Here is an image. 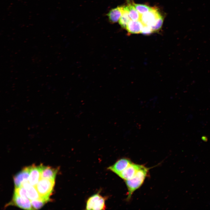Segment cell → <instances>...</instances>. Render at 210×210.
I'll return each mask as SVG.
<instances>
[{"label":"cell","mask_w":210,"mask_h":210,"mask_svg":"<svg viewBox=\"0 0 210 210\" xmlns=\"http://www.w3.org/2000/svg\"><path fill=\"white\" fill-rule=\"evenodd\" d=\"M133 5L136 10L141 15L152 10L153 8L144 4H134Z\"/></svg>","instance_id":"obj_16"},{"label":"cell","mask_w":210,"mask_h":210,"mask_svg":"<svg viewBox=\"0 0 210 210\" xmlns=\"http://www.w3.org/2000/svg\"><path fill=\"white\" fill-rule=\"evenodd\" d=\"M123 6H118L109 11L107 16L111 22L114 23L119 20L123 13Z\"/></svg>","instance_id":"obj_13"},{"label":"cell","mask_w":210,"mask_h":210,"mask_svg":"<svg viewBox=\"0 0 210 210\" xmlns=\"http://www.w3.org/2000/svg\"><path fill=\"white\" fill-rule=\"evenodd\" d=\"M40 166L41 168V178L55 180L58 171V168H54L50 166H45L42 164Z\"/></svg>","instance_id":"obj_10"},{"label":"cell","mask_w":210,"mask_h":210,"mask_svg":"<svg viewBox=\"0 0 210 210\" xmlns=\"http://www.w3.org/2000/svg\"><path fill=\"white\" fill-rule=\"evenodd\" d=\"M150 169L144 165L133 177L125 181L127 190V201H130L134 192L142 186L148 175Z\"/></svg>","instance_id":"obj_1"},{"label":"cell","mask_w":210,"mask_h":210,"mask_svg":"<svg viewBox=\"0 0 210 210\" xmlns=\"http://www.w3.org/2000/svg\"><path fill=\"white\" fill-rule=\"evenodd\" d=\"M106 198L99 192L90 197L86 202V210H105L106 208L105 202Z\"/></svg>","instance_id":"obj_3"},{"label":"cell","mask_w":210,"mask_h":210,"mask_svg":"<svg viewBox=\"0 0 210 210\" xmlns=\"http://www.w3.org/2000/svg\"><path fill=\"white\" fill-rule=\"evenodd\" d=\"M55 184V180L41 178L35 187L41 198L49 201Z\"/></svg>","instance_id":"obj_2"},{"label":"cell","mask_w":210,"mask_h":210,"mask_svg":"<svg viewBox=\"0 0 210 210\" xmlns=\"http://www.w3.org/2000/svg\"><path fill=\"white\" fill-rule=\"evenodd\" d=\"M202 140L204 141H206L208 140L207 138L205 136H203L202 137Z\"/></svg>","instance_id":"obj_21"},{"label":"cell","mask_w":210,"mask_h":210,"mask_svg":"<svg viewBox=\"0 0 210 210\" xmlns=\"http://www.w3.org/2000/svg\"><path fill=\"white\" fill-rule=\"evenodd\" d=\"M14 192L23 198L25 200L29 199L27 196L26 190L22 186L15 188Z\"/></svg>","instance_id":"obj_18"},{"label":"cell","mask_w":210,"mask_h":210,"mask_svg":"<svg viewBox=\"0 0 210 210\" xmlns=\"http://www.w3.org/2000/svg\"><path fill=\"white\" fill-rule=\"evenodd\" d=\"M153 32L150 26L143 25L141 33L145 35H149Z\"/></svg>","instance_id":"obj_20"},{"label":"cell","mask_w":210,"mask_h":210,"mask_svg":"<svg viewBox=\"0 0 210 210\" xmlns=\"http://www.w3.org/2000/svg\"><path fill=\"white\" fill-rule=\"evenodd\" d=\"M163 22V18L162 15L157 20L156 22L151 26L153 32L159 30L161 27Z\"/></svg>","instance_id":"obj_19"},{"label":"cell","mask_w":210,"mask_h":210,"mask_svg":"<svg viewBox=\"0 0 210 210\" xmlns=\"http://www.w3.org/2000/svg\"><path fill=\"white\" fill-rule=\"evenodd\" d=\"M132 162L127 158H123L117 160L113 165L108 168V169L118 176Z\"/></svg>","instance_id":"obj_5"},{"label":"cell","mask_w":210,"mask_h":210,"mask_svg":"<svg viewBox=\"0 0 210 210\" xmlns=\"http://www.w3.org/2000/svg\"><path fill=\"white\" fill-rule=\"evenodd\" d=\"M130 20L126 7L124 6L123 13L119 20V24L123 28L126 29L128 22Z\"/></svg>","instance_id":"obj_15"},{"label":"cell","mask_w":210,"mask_h":210,"mask_svg":"<svg viewBox=\"0 0 210 210\" xmlns=\"http://www.w3.org/2000/svg\"><path fill=\"white\" fill-rule=\"evenodd\" d=\"M22 186L26 190L27 197L30 200L42 199L36 187L30 184L28 181L23 183Z\"/></svg>","instance_id":"obj_11"},{"label":"cell","mask_w":210,"mask_h":210,"mask_svg":"<svg viewBox=\"0 0 210 210\" xmlns=\"http://www.w3.org/2000/svg\"><path fill=\"white\" fill-rule=\"evenodd\" d=\"M130 19L133 20H140L141 15L136 10L132 4H129L125 6Z\"/></svg>","instance_id":"obj_14"},{"label":"cell","mask_w":210,"mask_h":210,"mask_svg":"<svg viewBox=\"0 0 210 210\" xmlns=\"http://www.w3.org/2000/svg\"><path fill=\"white\" fill-rule=\"evenodd\" d=\"M31 202L33 209L37 210L42 208L48 201L44 199H41L32 200Z\"/></svg>","instance_id":"obj_17"},{"label":"cell","mask_w":210,"mask_h":210,"mask_svg":"<svg viewBox=\"0 0 210 210\" xmlns=\"http://www.w3.org/2000/svg\"><path fill=\"white\" fill-rule=\"evenodd\" d=\"M143 24L140 20H130L128 22L126 29L128 33L132 34L141 33Z\"/></svg>","instance_id":"obj_12"},{"label":"cell","mask_w":210,"mask_h":210,"mask_svg":"<svg viewBox=\"0 0 210 210\" xmlns=\"http://www.w3.org/2000/svg\"><path fill=\"white\" fill-rule=\"evenodd\" d=\"M144 165L134 163L133 162L118 176L124 181L133 177Z\"/></svg>","instance_id":"obj_6"},{"label":"cell","mask_w":210,"mask_h":210,"mask_svg":"<svg viewBox=\"0 0 210 210\" xmlns=\"http://www.w3.org/2000/svg\"><path fill=\"white\" fill-rule=\"evenodd\" d=\"M40 166L33 165L30 166L29 176L28 182L32 185L35 186L41 178Z\"/></svg>","instance_id":"obj_9"},{"label":"cell","mask_w":210,"mask_h":210,"mask_svg":"<svg viewBox=\"0 0 210 210\" xmlns=\"http://www.w3.org/2000/svg\"><path fill=\"white\" fill-rule=\"evenodd\" d=\"M9 205H15L24 209L33 210L31 200L29 199L25 200L20 197L15 192L12 201Z\"/></svg>","instance_id":"obj_7"},{"label":"cell","mask_w":210,"mask_h":210,"mask_svg":"<svg viewBox=\"0 0 210 210\" xmlns=\"http://www.w3.org/2000/svg\"><path fill=\"white\" fill-rule=\"evenodd\" d=\"M30 166L25 167L17 173L13 177L15 188L19 187L25 182L28 181L29 176Z\"/></svg>","instance_id":"obj_8"},{"label":"cell","mask_w":210,"mask_h":210,"mask_svg":"<svg viewBox=\"0 0 210 210\" xmlns=\"http://www.w3.org/2000/svg\"><path fill=\"white\" fill-rule=\"evenodd\" d=\"M161 16L158 10L153 8L152 10L141 15L140 20L144 25L151 26Z\"/></svg>","instance_id":"obj_4"}]
</instances>
